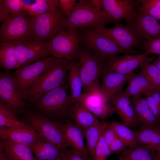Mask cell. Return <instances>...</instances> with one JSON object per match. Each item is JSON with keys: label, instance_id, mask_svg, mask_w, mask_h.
<instances>
[{"label": "cell", "instance_id": "1", "mask_svg": "<svg viewBox=\"0 0 160 160\" xmlns=\"http://www.w3.org/2000/svg\"><path fill=\"white\" fill-rule=\"evenodd\" d=\"M70 60L54 58L49 66L35 81L24 98L33 103L49 91L67 83Z\"/></svg>", "mask_w": 160, "mask_h": 160}, {"label": "cell", "instance_id": "2", "mask_svg": "<svg viewBox=\"0 0 160 160\" xmlns=\"http://www.w3.org/2000/svg\"><path fill=\"white\" fill-rule=\"evenodd\" d=\"M68 88L67 83L47 93L32 103L34 111L51 120L70 115L76 101L71 97Z\"/></svg>", "mask_w": 160, "mask_h": 160}, {"label": "cell", "instance_id": "3", "mask_svg": "<svg viewBox=\"0 0 160 160\" xmlns=\"http://www.w3.org/2000/svg\"><path fill=\"white\" fill-rule=\"evenodd\" d=\"M33 24L27 12L9 14L0 26V43L17 45L34 41Z\"/></svg>", "mask_w": 160, "mask_h": 160}, {"label": "cell", "instance_id": "4", "mask_svg": "<svg viewBox=\"0 0 160 160\" xmlns=\"http://www.w3.org/2000/svg\"><path fill=\"white\" fill-rule=\"evenodd\" d=\"M118 22L103 10H96L91 0H79L76 3L70 16L67 18L64 30L89 27L97 29Z\"/></svg>", "mask_w": 160, "mask_h": 160}, {"label": "cell", "instance_id": "5", "mask_svg": "<svg viewBox=\"0 0 160 160\" xmlns=\"http://www.w3.org/2000/svg\"><path fill=\"white\" fill-rule=\"evenodd\" d=\"M48 0L49 10L33 20L35 42L45 41L64 29L67 17L61 8L59 0Z\"/></svg>", "mask_w": 160, "mask_h": 160}, {"label": "cell", "instance_id": "6", "mask_svg": "<svg viewBox=\"0 0 160 160\" xmlns=\"http://www.w3.org/2000/svg\"><path fill=\"white\" fill-rule=\"evenodd\" d=\"M82 44L80 28L63 30L47 41V56L68 60L76 58Z\"/></svg>", "mask_w": 160, "mask_h": 160}, {"label": "cell", "instance_id": "7", "mask_svg": "<svg viewBox=\"0 0 160 160\" xmlns=\"http://www.w3.org/2000/svg\"><path fill=\"white\" fill-rule=\"evenodd\" d=\"M76 59L83 82V93L89 94L101 92L99 78L103 64L97 59L88 47L82 43Z\"/></svg>", "mask_w": 160, "mask_h": 160}, {"label": "cell", "instance_id": "8", "mask_svg": "<svg viewBox=\"0 0 160 160\" xmlns=\"http://www.w3.org/2000/svg\"><path fill=\"white\" fill-rule=\"evenodd\" d=\"M23 120L45 139L65 153L71 145L67 141L61 124L46 117L34 111H27Z\"/></svg>", "mask_w": 160, "mask_h": 160}, {"label": "cell", "instance_id": "9", "mask_svg": "<svg viewBox=\"0 0 160 160\" xmlns=\"http://www.w3.org/2000/svg\"><path fill=\"white\" fill-rule=\"evenodd\" d=\"M82 43L88 47L100 62L105 64L117 55L126 53L115 43L90 27L80 28Z\"/></svg>", "mask_w": 160, "mask_h": 160}, {"label": "cell", "instance_id": "10", "mask_svg": "<svg viewBox=\"0 0 160 160\" xmlns=\"http://www.w3.org/2000/svg\"><path fill=\"white\" fill-rule=\"evenodd\" d=\"M111 28L105 27L95 29L100 34L111 39L125 51L126 53H133V48L142 46V39L139 38L133 29L128 24L115 23Z\"/></svg>", "mask_w": 160, "mask_h": 160}, {"label": "cell", "instance_id": "11", "mask_svg": "<svg viewBox=\"0 0 160 160\" xmlns=\"http://www.w3.org/2000/svg\"><path fill=\"white\" fill-rule=\"evenodd\" d=\"M54 57H46L18 68L12 75L17 90L24 98L33 83L45 71Z\"/></svg>", "mask_w": 160, "mask_h": 160}, {"label": "cell", "instance_id": "12", "mask_svg": "<svg viewBox=\"0 0 160 160\" xmlns=\"http://www.w3.org/2000/svg\"><path fill=\"white\" fill-rule=\"evenodd\" d=\"M0 101L17 113L26 112V103L17 89L12 75L5 71L0 74Z\"/></svg>", "mask_w": 160, "mask_h": 160}, {"label": "cell", "instance_id": "13", "mask_svg": "<svg viewBox=\"0 0 160 160\" xmlns=\"http://www.w3.org/2000/svg\"><path fill=\"white\" fill-rule=\"evenodd\" d=\"M153 59L149 57L145 52L136 55L126 53L116 56L104 64L103 68L107 71L128 75L139 66L150 63Z\"/></svg>", "mask_w": 160, "mask_h": 160}, {"label": "cell", "instance_id": "14", "mask_svg": "<svg viewBox=\"0 0 160 160\" xmlns=\"http://www.w3.org/2000/svg\"><path fill=\"white\" fill-rule=\"evenodd\" d=\"M136 16L132 22H127L141 39L160 38V23L154 17L137 9Z\"/></svg>", "mask_w": 160, "mask_h": 160}, {"label": "cell", "instance_id": "15", "mask_svg": "<svg viewBox=\"0 0 160 160\" xmlns=\"http://www.w3.org/2000/svg\"><path fill=\"white\" fill-rule=\"evenodd\" d=\"M103 10L113 20L118 21L124 18L127 22H132L136 16L137 1L103 0Z\"/></svg>", "mask_w": 160, "mask_h": 160}, {"label": "cell", "instance_id": "16", "mask_svg": "<svg viewBox=\"0 0 160 160\" xmlns=\"http://www.w3.org/2000/svg\"><path fill=\"white\" fill-rule=\"evenodd\" d=\"M109 101L100 92L89 94L82 93L77 101L82 104L97 117L104 119L115 113L113 106Z\"/></svg>", "mask_w": 160, "mask_h": 160}, {"label": "cell", "instance_id": "17", "mask_svg": "<svg viewBox=\"0 0 160 160\" xmlns=\"http://www.w3.org/2000/svg\"><path fill=\"white\" fill-rule=\"evenodd\" d=\"M15 46L19 68L29 65L41 58L48 57L47 53V41L43 42L34 41L26 44Z\"/></svg>", "mask_w": 160, "mask_h": 160}, {"label": "cell", "instance_id": "18", "mask_svg": "<svg viewBox=\"0 0 160 160\" xmlns=\"http://www.w3.org/2000/svg\"><path fill=\"white\" fill-rule=\"evenodd\" d=\"M110 101L115 113L117 114L124 124L134 128L140 125L130 99L126 95L123 91L112 97Z\"/></svg>", "mask_w": 160, "mask_h": 160}, {"label": "cell", "instance_id": "19", "mask_svg": "<svg viewBox=\"0 0 160 160\" xmlns=\"http://www.w3.org/2000/svg\"><path fill=\"white\" fill-rule=\"evenodd\" d=\"M101 76V92L103 96L109 101L122 91L123 87L128 79V75L107 71L103 68Z\"/></svg>", "mask_w": 160, "mask_h": 160}, {"label": "cell", "instance_id": "20", "mask_svg": "<svg viewBox=\"0 0 160 160\" xmlns=\"http://www.w3.org/2000/svg\"><path fill=\"white\" fill-rule=\"evenodd\" d=\"M40 133L32 128H0L1 140L29 146L42 137Z\"/></svg>", "mask_w": 160, "mask_h": 160}, {"label": "cell", "instance_id": "21", "mask_svg": "<svg viewBox=\"0 0 160 160\" xmlns=\"http://www.w3.org/2000/svg\"><path fill=\"white\" fill-rule=\"evenodd\" d=\"M61 126L65 138L71 147L84 157L91 159L84 141V130L76 124L68 122Z\"/></svg>", "mask_w": 160, "mask_h": 160}, {"label": "cell", "instance_id": "22", "mask_svg": "<svg viewBox=\"0 0 160 160\" xmlns=\"http://www.w3.org/2000/svg\"><path fill=\"white\" fill-rule=\"evenodd\" d=\"M137 145L158 152L160 149V124L140 125L135 131Z\"/></svg>", "mask_w": 160, "mask_h": 160}, {"label": "cell", "instance_id": "23", "mask_svg": "<svg viewBox=\"0 0 160 160\" xmlns=\"http://www.w3.org/2000/svg\"><path fill=\"white\" fill-rule=\"evenodd\" d=\"M128 75V85L123 92L129 97L141 96L156 89L140 72L137 73L132 72Z\"/></svg>", "mask_w": 160, "mask_h": 160}, {"label": "cell", "instance_id": "24", "mask_svg": "<svg viewBox=\"0 0 160 160\" xmlns=\"http://www.w3.org/2000/svg\"><path fill=\"white\" fill-rule=\"evenodd\" d=\"M139 125L160 124L151 110L145 97L142 96L130 98Z\"/></svg>", "mask_w": 160, "mask_h": 160}, {"label": "cell", "instance_id": "25", "mask_svg": "<svg viewBox=\"0 0 160 160\" xmlns=\"http://www.w3.org/2000/svg\"><path fill=\"white\" fill-rule=\"evenodd\" d=\"M28 146L37 160H57L63 153L44 137Z\"/></svg>", "mask_w": 160, "mask_h": 160}, {"label": "cell", "instance_id": "26", "mask_svg": "<svg viewBox=\"0 0 160 160\" xmlns=\"http://www.w3.org/2000/svg\"><path fill=\"white\" fill-rule=\"evenodd\" d=\"M67 83L71 97L75 101H78L83 93V84L76 58L70 60Z\"/></svg>", "mask_w": 160, "mask_h": 160}, {"label": "cell", "instance_id": "27", "mask_svg": "<svg viewBox=\"0 0 160 160\" xmlns=\"http://www.w3.org/2000/svg\"><path fill=\"white\" fill-rule=\"evenodd\" d=\"M17 114L5 103L0 101V128H32L24 120H19Z\"/></svg>", "mask_w": 160, "mask_h": 160}, {"label": "cell", "instance_id": "28", "mask_svg": "<svg viewBox=\"0 0 160 160\" xmlns=\"http://www.w3.org/2000/svg\"><path fill=\"white\" fill-rule=\"evenodd\" d=\"M70 116L73 118L75 124L84 131L98 120L97 117L79 101L75 102L71 109Z\"/></svg>", "mask_w": 160, "mask_h": 160}, {"label": "cell", "instance_id": "29", "mask_svg": "<svg viewBox=\"0 0 160 160\" xmlns=\"http://www.w3.org/2000/svg\"><path fill=\"white\" fill-rule=\"evenodd\" d=\"M0 141L5 152L12 160H37L28 146L6 140Z\"/></svg>", "mask_w": 160, "mask_h": 160}, {"label": "cell", "instance_id": "30", "mask_svg": "<svg viewBox=\"0 0 160 160\" xmlns=\"http://www.w3.org/2000/svg\"><path fill=\"white\" fill-rule=\"evenodd\" d=\"M108 124L99 120L94 124L85 129L84 131L87 143L86 147L89 155L92 160L94 155L95 148L102 134Z\"/></svg>", "mask_w": 160, "mask_h": 160}, {"label": "cell", "instance_id": "31", "mask_svg": "<svg viewBox=\"0 0 160 160\" xmlns=\"http://www.w3.org/2000/svg\"><path fill=\"white\" fill-rule=\"evenodd\" d=\"M15 46L0 43V66L7 71L19 68L15 52Z\"/></svg>", "mask_w": 160, "mask_h": 160}, {"label": "cell", "instance_id": "32", "mask_svg": "<svg viewBox=\"0 0 160 160\" xmlns=\"http://www.w3.org/2000/svg\"><path fill=\"white\" fill-rule=\"evenodd\" d=\"M118 138L130 148L137 145L135 131L131 130L123 124L113 122L110 124Z\"/></svg>", "mask_w": 160, "mask_h": 160}, {"label": "cell", "instance_id": "33", "mask_svg": "<svg viewBox=\"0 0 160 160\" xmlns=\"http://www.w3.org/2000/svg\"><path fill=\"white\" fill-rule=\"evenodd\" d=\"M155 151L137 145L125 151L122 156L126 160H156Z\"/></svg>", "mask_w": 160, "mask_h": 160}, {"label": "cell", "instance_id": "34", "mask_svg": "<svg viewBox=\"0 0 160 160\" xmlns=\"http://www.w3.org/2000/svg\"><path fill=\"white\" fill-rule=\"evenodd\" d=\"M137 1L140 3L137 9L157 20H160V0H141Z\"/></svg>", "mask_w": 160, "mask_h": 160}, {"label": "cell", "instance_id": "35", "mask_svg": "<svg viewBox=\"0 0 160 160\" xmlns=\"http://www.w3.org/2000/svg\"><path fill=\"white\" fill-rule=\"evenodd\" d=\"M140 67V72L157 89H160V69L152 63L145 64Z\"/></svg>", "mask_w": 160, "mask_h": 160}, {"label": "cell", "instance_id": "36", "mask_svg": "<svg viewBox=\"0 0 160 160\" xmlns=\"http://www.w3.org/2000/svg\"><path fill=\"white\" fill-rule=\"evenodd\" d=\"M144 95L150 108L160 122V89H155Z\"/></svg>", "mask_w": 160, "mask_h": 160}, {"label": "cell", "instance_id": "37", "mask_svg": "<svg viewBox=\"0 0 160 160\" xmlns=\"http://www.w3.org/2000/svg\"><path fill=\"white\" fill-rule=\"evenodd\" d=\"M35 1V3L32 4L27 11L28 15L33 20L47 12L50 8L48 0Z\"/></svg>", "mask_w": 160, "mask_h": 160}, {"label": "cell", "instance_id": "38", "mask_svg": "<svg viewBox=\"0 0 160 160\" xmlns=\"http://www.w3.org/2000/svg\"><path fill=\"white\" fill-rule=\"evenodd\" d=\"M103 132L95 148L92 160H106L111 154L109 146L103 136Z\"/></svg>", "mask_w": 160, "mask_h": 160}, {"label": "cell", "instance_id": "39", "mask_svg": "<svg viewBox=\"0 0 160 160\" xmlns=\"http://www.w3.org/2000/svg\"><path fill=\"white\" fill-rule=\"evenodd\" d=\"M5 10L8 14L25 12L22 0H2Z\"/></svg>", "mask_w": 160, "mask_h": 160}, {"label": "cell", "instance_id": "40", "mask_svg": "<svg viewBox=\"0 0 160 160\" xmlns=\"http://www.w3.org/2000/svg\"><path fill=\"white\" fill-rule=\"evenodd\" d=\"M143 48L147 55L153 54L160 56V38L147 39L144 44Z\"/></svg>", "mask_w": 160, "mask_h": 160}, {"label": "cell", "instance_id": "41", "mask_svg": "<svg viewBox=\"0 0 160 160\" xmlns=\"http://www.w3.org/2000/svg\"><path fill=\"white\" fill-rule=\"evenodd\" d=\"M60 7L63 12L68 17L70 15L76 3V0H59Z\"/></svg>", "mask_w": 160, "mask_h": 160}, {"label": "cell", "instance_id": "42", "mask_svg": "<svg viewBox=\"0 0 160 160\" xmlns=\"http://www.w3.org/2000/svg\"><path fill=\"white\" fill-rule=\"evenodd\" d=\"M109 146L111 154L121 152L127 146L118 137Z\"/></svg>", "mask_w": 160, "mask_h": 160}, {"label": "cell", "instance_id": "43", "mask_svg": "<svg viewBox=\"0 0 160 160\" xmlns=\"http://www.w3.org/2000/svg\"><path fill=\"white\" fill-rule=\"evenodd\" d=\"M103 135L109 145L118 137L114 129L110 124L108 125V124L103 131Z\"/></svg>", "mask_w": 160, "mask_h": 160}, {"label": "cell", "instance_id": "44", "mask_svg": "<svg viewBox=\"0 0 160 160\" xmlns=\"http://www.w3.org/2000/svg\"><path fill=\"white\" fill-rule=\"evenodd\" d=\"M65 154L68 160H92L84 157L71 148L68 149Z\"/></svg>", "mask_w": 160, "mask_h": 160}, {"label": "cell", "instance_id": "45", "mask_svg": "<svg viewBox=\"0 0 160 160\" xmlns=\"http://www.w3.org/2000/svg\"><path fill=\"white\" fill-rule=\"evenodd\" d=\"M9 14L6 12L2 0H0V21L2 22Z\"/></svg>", "mask_w": 160, "mask_h": 160}, {"label": "cell", "instance_id": "46", "mask_svg": "<svg viewBox=\"0 0 160 160\" xmlns=\"http://www.w3.org/2000/svg\"><path fill=\"white\" fill-rule=\"evenodd\" d=\"M94 9L97 11H100L103 8V0H91Z\"/></svg>", "mask_w": 160, "mask_h": 160}, {"label": "cell", "instance_id": "47", "mask_svg": "<svg viewBox=\"0 0 160 160\" xmlns=\"http://www.w3.org/2000/svg\"><path fill=\"white\" fill-rule=\"evenodd\" d=\"M0 160H12L5 152L2 143L0 141Z\"/></svg>", "mask_w": 160, "mask_h": 160}, {"label": "cell", "instance_id": "48", "mask_svg": "<svg viewBox=\"0 0 160 160\" xmlns=\"http://www.w3.org/2000/svg\"><path fill=\"white\" fill-rule=\"evenodd\" d=\"M152 63L160 69V56H158L156 59Z\"/></svg>", "mask_w": 160, "mask_h": 160}, {"label": "cell", "instance_id": "49", "mask_svg": "<svg viewBox=\"0 0 160 160\" xmlns=\"http://www.w3.org/2000/svg\"><path fill=\"white\" fill-rule=\"evenodd\" d=\"M57 160H68L66 157L65 153H63Z\"/></svg>", "mask_w": 160, "mask_h": 160}, {"label": "cell", "instance_id": "50", "mask_svg": "<svg viewBox=\"0 0 160 160\" xmlns=\"http://www.w3.org/2000/svg\"><path fill=\"white\" fill-rule=\"evenodd\" d=\"M156 160H160V149L157 152L156 155Z\"/></svg>", "mask_w": 160, "mask_h": 160}, {"label": "cell", "instance_id": "51", "mask_svg": "<svg viewBox=\"0 0 160 160\" xmlns=\"http://www.w3.org/2000/svg\"><path fill=\"white\" fill-rule=\"evenodd\" d=\"M119 160H126L125 159H124L122 156H121L120 158L119 159Z\"/></svg>", "mask_w": 160, "mask_h": 160}]
</instances>
